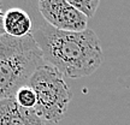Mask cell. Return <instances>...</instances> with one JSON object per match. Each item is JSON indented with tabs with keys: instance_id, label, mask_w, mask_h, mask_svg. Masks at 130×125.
<instances>
[{
	"instance_id": "4",
	"label": "cell",
	"mask_w": 130,
	"mask_h": 125,
	"mask_svg": "<svg viewBox=\"0 0 130 125\" xmlns=\"http://www.w3.org/2000/svg\"><path fill=\"white\" fill-rule=\"evenodd\" d=\"M37 9L53 28L74 32L88 29V18L68 0H41L37 3Z\"/></svg>"
},
{
	"instance_id": "7",
	"label": "cell",
	"mask_w": 130,
	"mask_h": 125,
	"mask_svg": "<svg viewBox=\"0 0 130 125\" xmlns=\"http://www.w3.org/2000/svg\"><path fill=\"white\" fill-rule=\"evenodd\" d=\"M13 99L19 106L27 110H34L36 106V94L29 84L19 88Z\"/></svg>"
},
{
	"instance_id": "1",
	"label": "cell",
	"mask_w": 130,
	"mask_h": 125,
	"mask_svg": "<svg viewBox=\"0 0 130 125\" xmlns=\"http://www.w3.org/2000/svg\"><path fill=\"white\" fill-rule=\"evenodd\" d=\"M32 36L43 60L69 78L90 76L102 63L100 40L90 29L79 32L64 31L45 23L32 32Z\"/></svg>"
},
{
	"instance_id": "5",
	"label": "cell",
	"mask_w": 130,
	"mask_h": 125,
	"mask_svg": "<svg viewBox=\"0 0 130 125\" xmlns=\"http://www.w3.org/2000/svg\"><path fill=\"white\" fill-rule=\"evenodd\" d=\"M0 125H46L35 110L21 107L14 99L0 101Z\"/></svg>"
},
{
	"instance_id": "3",
	"label": "cell",
	"mask_w": 130,
	"mask_h": 125,
	"mask_svg": "<svg viewBox=\"0 0 130 125\" xmlns=\"http://www.w3.org/2000/svg\"><path fill=\"white\" fill-rule=\"evenodd\" d=\"M29 85L36 94L34 110L37 116L45 123H59L66 114L72 96L64 75L45 63L30 77Z\"/></svg>"
},
{
	"instance_id": "9",
	"label": "cell",
	"mask_w": 130,
	"mask_h": 125,
	"mask_svg": "<svg viewBox=\"0 0 130 125\" xmlns=\"http://www.w3.org/2000/svg\"><path fill=\"white\" fill-rule=\"evenodd\" d=\"M3 16H4V14L1 13V11H0V36H3V35H5L4 23H3Z\"/></svg>"
},
{
	"instance_id": "2",
	"label": "cell",
	"mask_w": 130,
	"mask_h": 125,
	"mask_svg": "<svg viewBox=\"0 0 130 125\" xmlns=\"http://www.w3.org/2000/svg\"><path fill=\"white\" fill-rule=\"evenodd\" d=\"M46 61L32 34L25 37L3 35L0 41V101L13 99Z\"/></svg>"
},
{
	"instance_id": "6",
	"label": "cell",
	"mask_w": 130,
	"mask_h": 125,
	"mask_svg": "<svg viewBox=\"0 0 130 125\" xmlns=\"http://www.w3.org/2000/svg\"><path fill=\"white\" fill-rule=\"evenodd\" d=\"M5 34L11 37H25L32 34V21L27 11L19 7L9 9L3 16Z\"/></svg>"
},
{
	"instance_id": "10",
	"label": "cell",
	"mask_w": 130,
	"mask_h": 125,
	"mask_svg": "<svg viewBox=\"0 0 130 125\" xmlns=\"http://www.w3.org/2000/svg\"><path fill=\"white\" fill-rule=\"evenodd\" d=\"M0 41H1V36H0Z\"/></svg>"
},
{
	"instance_id": "8",
	"label": "cell",
	"mask_w": 130,
	"mask_h": 125,
	"mask_svg": "<svg viewBox=\"0 0 130 125\" xmlns=\"http://www.w3.org/2000/svg\"><path fill=\"white\" fill-rule=\"evenodd\" d=\"M68 1L78 10L79 12H82L87 18L93 17L100 5L99 0H68Z\"/></svg>"
}]
</instances>
